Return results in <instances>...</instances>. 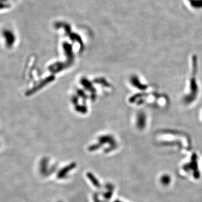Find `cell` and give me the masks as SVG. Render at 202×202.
Segmentation results:
<instances>
[{"label": "cell", "instance_id": "cell-1", "mask_svg": "<svg viewBox=\"0 0 202 202\" xmlns=\"http://www.w3.org/2000/svg\"><path fill=\"white\" fill-rule=\"evenodd\" d=\"M193 73H192V77L190 79V92L188 95H186L184 97V102L187 104L191 103L194 101L197 97V93L198 92V87L197 85V82L195 79V72H196V64L194 61L193 62Z\"/></svg>", "mask_w": 202, "mask_h": 202}, {"label": "cell", "instance_id": "cell-2", "mask_svg": "<svg viewBox=\"0 0 202 202\" xmlns=\"http://www.w3.org/2000/svg\"><path fill=\"white\" fill-rule=\"evenodd\" d=\"M5 45L8 49L12 48L16 42V36L11 29L6 28L2 32Z\"/></svg>", "mask_w": 202, "mask_h": 202}, {"label": "cell", "instance_id": "cell-3", "mask_svg": "<svg viewBox=\"0 0 202 202\" xmlns=\"http://www.w3.org/2000/svg\"><path fill=\"white\" fill-rule=\"evenodd\" d=\"M88 176L89 177V178L91 179V180H92V182H93L94 185H95L96 186H98L99 185V184H98V181L97 180V179L95 178V179L94 180L95 177H94L93 176H92V175L89 174V175H88Z\"/></svg>", "mask_w": 202, "mask_h": 202}, {"label": "cell", "instance_id": "cell-4", "mask_svg": "<svg viewBox=\"0 0 202 202\" xmlns=\"http://www.w3.org/2000/svg\"><path fill=\"white\" fill-rule=\"evenodd\" d=\"M73 167V166H72V167H71V166H70V167H66V168L65 169V171H62V172H61L60 173V175H61V176H64L63 175H64L66 172H68V170L71 169H72Z\"/></svg>", "mask_w": 202, "mask_h": 202}]
</instances>
